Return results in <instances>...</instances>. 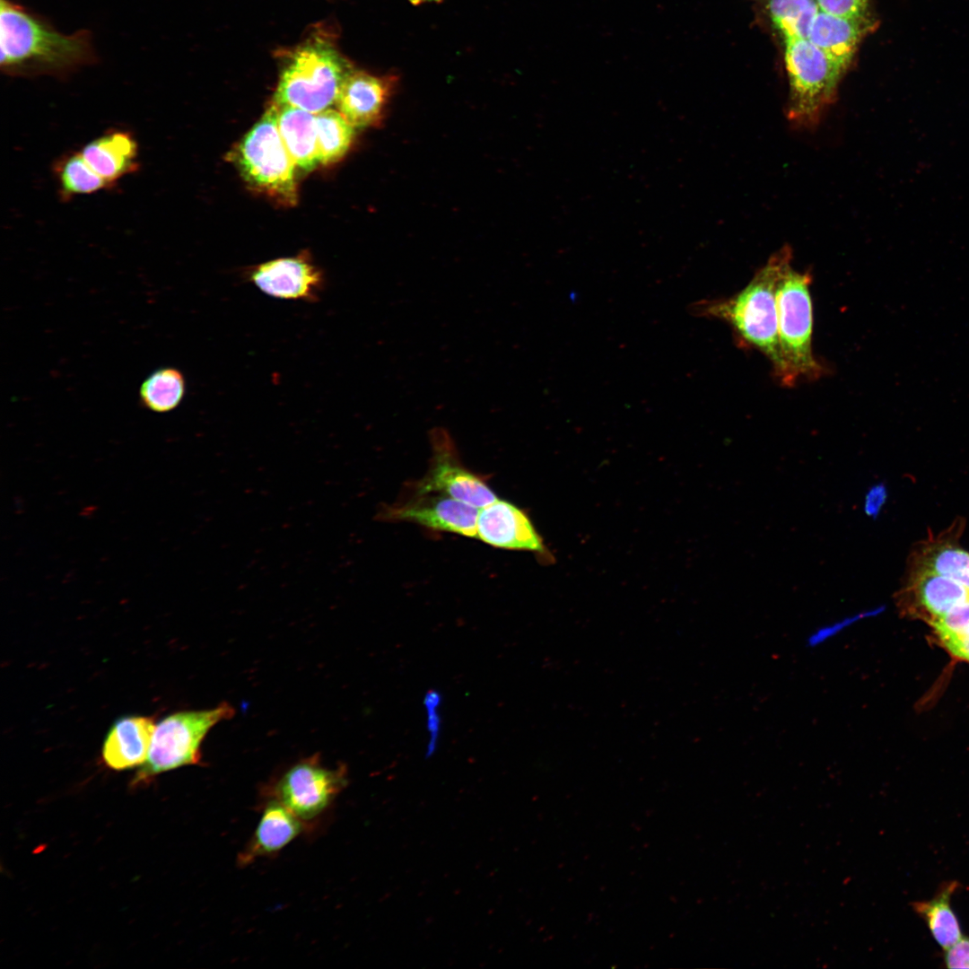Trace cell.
<instances>
[{"label":"cell","mask_w":969,"mask_h":969,"mask_svg":"<svg viewBox=\"0 0 969 969\" xmlns=\"http://www.w3.org/2000/svg\"><path fill=\"white\" fill-rule=\"evenodd\" d=\"M930 625L941 643L969 637V601L955 607Z\"/></svg>","instance_id":"484cf974"},{"label":"cell","mask_w":969,"mask_h":969,"mask_svg":"<svg viewBox=\"0 0 969 969\" xmlns=\"http://www.w3.org/2000/svg\"><path fill=\"white\" fill-rule=\"evenodd\" d=\"M887 493L883 484L870 487L865 497L864 511L869 517L876 518L886 502Z\"/></svg>","instance_id":"f546056e"},{"label":"cell","mask_w":969,"mask_h":969,"mask_svg":"<svg viewBox=\"0 0 969 969\" xmlns=\"http://www.w3.org/2000/svg\"><path fill=\"white\" fill-rule=\"evenodd\" d=\"M54 174L63 200L111 188L86 162L80 152L70 153L59 158L54 164Z\"/></svg>","instance_id":"603a6c76"},{"label":"cell","mask_w":969,"mask_h":969,"mask_svg":"<svg viewBox=\"0 0 969 969\" xmlns=\"http://www.w3.org/2000/svg\"><path fill=\"white\" fill-rule=\"evenodd\" d=\"M914 565L929 569L958 582L969 590V553L947 540H933L921 546Z\"/></svg>","instance_id":"7402d4cb"},{"label":"cell","mask_w":969,"mask_h":969,"mask_svg":"<svg viewBox=\"0 0 969 969\" xmlns=\"http://www.w3.org/2000/svg\"><path fill=\"white\" fill-rule=\"evenodd\" d=\"M476 538L492 546L545 554L543 540L526 512L497 499L479 509Z\"/></svg>","instance_id":"7c38bea8"},{"label":"cell","mask_w":969,"mask_h":969,"mask_svg":"<svg viewBox=\"0 0 969 969\" xmlns=\"http://www.w3.org/2000/svg\"><path fill=\"white\" fill-rule=\"evenodd\" d=\"M874 28L870 16L842 17L819 10L808 39L846 71L861 40Z\"/></svg>","instance_id":"9a60e30c"},{"label":"cell","mask_w":969,"mask_h":969,"mask_svg":"<svg viewBox=\"0 0 969 969\" xmlns=\"http://www.w3.org/2000/svg\"><path fill=\"white\" fill-rule=\"evenodd\" d=\"M276 106L279 133L294 165L304 171L312 170L319 163L316 114L288 105Z\"/></svg>","instance_id":"d6986e66"},{"label":"cell","mask_w":969,"mask_h":969,"mask_svg":"<svg viewBox=\"0 0 969 969\" xmlns=\"http://www.w3.org/2000/svg\"><path fill=\"white\" fill-rule=\"evenodd\" d=\"M820 10L842 17H868L869 0H816Z\"/></svg>","instance_id":"83f0119b"},{"label":"cell","mask_w":969,"mask_h":969,"mask_svg":"<svg viewBox=\"0 0 969 969\" xmlns=\"http://www.w3.org/2000/svg\"><path fill=\"white\" fill-rule=\"evenodd\" d=\"M432 458L426 475L411 487V494L438 493L477 509L498 498L486 482L460 461L450 432L443 427L430 431Z\"/></svg>","instance_id":"9c48e42d"},{"label":"cell","mask_w":969,"mask_h":969,"mask_svg":"<svg viewBox=\"0 0 969 969\" xmlns=\"http://www.w3.org/2000/svg\"><path fill=\"white\" fill-rule=\"evenodd\" d=\"M423 703L427 712V729L430 734L426 751V758H428L434 754L438 744L441 729L439 714V707L441 703V693L436 689H430L425 694Z\"/></svg>","instance_id":"4316f807"},{"label":"cell","mask_w":969,"mask_h":969,"mask_svg":"<svg viewBox=\"0 0 969 969\" xmlns=\"http://www.w3.org/2000/svg\"><path fill=\"white\" fill-rule=\"evenodd\" d=\"M306 826L282 804L267 799L251 838L237 857L238 865L246 867L258 859L278 854Z\"/></svg>","instance_id":"e0dca14e"},{"label":"cell","mask_w":969,"mask_h":969,"mask_svg":"<svg viewBox=\"0 0 969 969\" xmlns=\"http://www.w3.org/2000/svg\"><path fill=\"white\" fill-rule=\"evenodd\" d=\"M766 8L784 40L808 39L820 10L816 0H767Z\"/></svg>","instance_id":"cb8c5ba5"},{"label":"cell","mask_w":969,"mask_h":969,"mask_svg":"<svg viewBox=\"0 0 969 969\" xmlns=\"http://www.w3.org/2000/svg\"><path fill=\"white\" fill-rule=\"evenodd\" d=\"M234 159L251 187L286 205L296 203L295 165L279 133L274 101L240 142Z\"/></svg>","instance_id":"52a82bcc"},{"label":"cell","mask_w":969,"mask_h":969,"mask_svg":"<svg viewBox=\"0 0 969 969\" xmlns=\"http://www.w3.org/2000/svg\"><path fill=\"white\" fill-rule=\"evenodd\" d=\"M898 598L908 612L924 617L930 624L955 607L969 601V590L951 579L914 565Z\"/></svg>","instance_id":"4fadbf2b"},{"label":"cell","mask_w":969,"mask_h":969,"mask_svg":"<svg viewBox=\"0 0 969 969\" xmlns=\"http://www.w3.org/2000/svg\"><path fill=\"white\" fill-rule=\"evenodd\" d=\"M955 657L969 662V637L942 643Z\"/></svg>","instance_id":"4dcf8cb0"},{"label":"cell","mask_w":969,"mask_h":969,"mask_svg":"<svg viewBox=\"0 0 969 969\" xmlns=\"http://www.w3.org/2000/svg\"><path fill=\"white\" fill-rule=\"evenodd\" d=\"M186 393L183 373L174 367H161L151 372L139 388L142 406L155 413H167L175 409Z\"/></svg>","instance_id":"44dd1931"},{"label":"cell","mask_w":969,"mask_h":969,"mask_svg":"<svg viewBox=\"0 0 969 969\" xmlns=\"http://www.w3.org/2000/svg\"><path fill=\"white\" fill-rule=\"evenodd\" d=\"M958 886L956 881L948 882L932 899L912 904L914 912L924 920L932 937L944 950L962 937L960 924L951 907V897Z\"/></svg>","instance_id":"ffe728a7"},{"label":"cell","mask_w":969,"mask_h":969,"mask_svg":"<svg viewBox=\"0 0 969 969\" xmlns=\"http://www.w3.org/2000/svg\"><path fill=\"white\" fill-rule=\"evenodd\" d=\"M0 67L11 76L65 77L97 62L89 30L71 35L13 0H0Z\"/></svg>","instance_id":"6da1fadb"},{"label":"cell","mask_w":969,"mask_h":969,"mask_svg":"<svg viewBox=\"0 0 969 969\" xmlns=\"http://www.w3.org/2000/svg\"><path fill=\"white\" fill-rule=\"evenodd\" d=\"M86 162L111 187L138 168V145L127 130L114 129L86 144L80 151Z\"/></svg>","instance_id":"ac0fdd59"},{"label":"cell","mask_w":969,"mask_h":969,"mask_svg":"<svg viewBox=\"0 0 969 969\" xmlns=\"http://www.w3.org/2000/svg\"><path fill=\"white\" fill-rule=\"evenodd\" d=\"M791 260L792 250L786 245L774 252L738 292L696 306L699 315L725 321L739 343L762 353L784 387L786 371L779 345L775 290L781 271Z\"/></svg>","instance_id":"7a4b0ae2"},{"label":"cell","mask_w":969,"mask_h":969,"mask_svg":"<svg viewBox=\"0 0 969 969\" xmlns=\"http://www.w3.org/2000/svg\"><path fill=\"white\" fill-rule=\"evenodd\" d=\"M789 80L788 120L799 128L816 127L834 101L845 71L808 39L784 40Z\"/></svg>","instance_id":"5b68a950"},{"label":"cell","mask_w":969,"mask_h":969,"mask_svg":"<svg viewBox=\"0 0 969 969\" xmlns=\"http://www.w3.org/2000/svg\"><path fill=\"white\" fill-rule=\"evenodd\" d=\"M944 963L947 968H969V937H961L945 949Z\"/></svg>","instance_id":"f1b7e54d"},{"label":"cell","mask_w":969,"mask_h":969,"mask_svg":"<svg viewBox=\"0 0 969 969\" xmlns=\"http://www.w3.org/2000/svg\"><path fill=\"white\" fill-rule=\"evenodd\" d=\"M354 129L338 110L327 109L316 114L319 163L341 159L352 144Z\"/></svg>","instance_id":"d4e9b609"},{"label":"cell","mask_w":969,"mask_h":969,"mask_svg":"<svg viewBox=\"0 0 969 969\" xmlns=\"http://www.w3.org/2000/svg\"><path fill=\"white\" fill-rule=\"evenodd\" d=\"M348 784L345 765L325 766L317 755L290 766L265 790L306 825L321 818Z\"/></svg>","instance_id":"ba28073f"},{"label":"cell","mask_w":969,"mask_h":969,"mask_svg":"<svg viewBox=\"0 0 969 969\" xmlns=\"http://www.w3.org/2000/svg\"><path fill=\"white\" fill-rule=\"evenodd\" d=\"M249 280L264 293L277 299L316 301L324 276L309 256L276 258L256 266Z\"/></svg>","instance_id":"8fae6325"},{"label":"cell","mask_w":969,"mask_h":969,"mask_svg":"<svg viewBox=\"0 0 969 969\" xmlns=\"http://www.w3.org/2000/svg\"><path fill=\"white\" fill-rule=\"evenodd\" d=\"M396 77L354 70L345 79L336 106L354 128L379 123L393 92Z\"/></svg>","instance_id":"5bb4252c"},{"label":"cell","mask_w":969,"mask_h":969,"mask_svg":"<svg viewBox=\"0 0 969 969\" xmlns=\"http://www.w3.org/2000/svg\"><path fill=\"white\" fill-rule=\"evenodd\" d=\"M284 57L273 101L313 114L336 104L354 69L324 31L313 32Z\"/></svg>","instance_id":"3957f363"},{"label":"cell","mask_w":969,"mask_h":969,"mask_svg":"<svg viewBox=\"0 0 969 969\" xmlns=\"http://www.w3.org/2000/svg\"><path fill=\"white\" fill-rule=\"evenodd\" d=\"M234 714L232 705L222 703L211 709L177 711L162 719L155 726L147 758L131 785L144 786L162 773L202 764L204 738L214 726Z\"/></svg>","instance_id":"8992f818"},{"label":"cell","mask_w":969,"mask_h":969,"mask_svg":"<svg viewBox=\"0 0 969 969\" xmlns=\"http://www.w3.org/2000/svg\"><path fill=\"white\" fill-rule=\"evenodd\" d=\"M479 509L450 496L429 493L411 494L386 511L388 519L418 524L435 531L476 538Z\"/></svg>","instance_id":"30bf717a"},{"label":"cell","mask_w":969,"mask_h":969,"mask_svg":"<svg viewBox=\"0 0 969 969\" xmlns=\"http://www.w3.org/2000/svg\"><path fill=\"white\" fill-rule=\"evenodd\" d=\"M811 282L809 272L796 271L790 263L776 284L778 338L786 387H793L801 379L816 380L826 373L813 352Z\"/></svg>","instance_id":"277c9868"},{"label":"cell","mask_w":969,"mask_h":969,"mask_svg":"<svg viewBox=\"0 0 969 969\" xmlns=\"http://www.w3.org/2000/svg\"><path fill=\"white\" fill-rule=\"evenodd\" d=\"M154 720L149 716L128 715L114 721L102 745L105 764L116 771L142 765L147 758Z\"/></svg>","instance_id":"2e32d148"}]
</instances>
